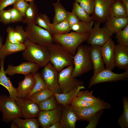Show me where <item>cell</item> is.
I'll return each instance as SVG.
<instances>
[{"mask_svg": "<svg viewBox=\"0 0 128 128\" xmlns=\"http://www.w3.org/2000/svg\"><path fill=\"white\" fill-rule=\"evenodd\" d=\"M23 44L25 48L22 53L23 59L28 62L44 67L50 63V54L48 48L33 43L27 38Z\"/></svg>", "mask_w": 128, "mask_h": 128, "instance_id": "cell-1", "label": "cell"}, {"mask_svg": "<svg viewBox=\"0 0 128 128\" xmlns=\"http://www.w3.org/2000/svg\"><path fill=\"white\" fill-rule=\"evenodd\" d=\"M89 46L81 44L77 48V52L73 57L74 67L72 75L73 77H79L93 69L89 56Z\"/></svg>", "mask_w": 128, "mask_h": 128, "instance_id": "cell-2", "label": "cell"}, {"mask_svg": "<svg viewBox=\"0 0 128 128\" xmlns=\"http://www.w3.org/2000/svg\"><path fill=\"white\" fill-rule=\"evenodd\" d=\"M47 48L50 54V62L58 72L66 67L74 65L73 55L59 44L53 43Z\"/></svg>", "mask_w": 128, "mask_h": 128, "instance_id": "cell-3", "label": "cell"}, {"mask_svg": "<svg viewBox=\"0 0 128 128\" xmlns=\"http://www.w3.org/2000/svg\"><path fill=\"white\" fill-rule=\"evenodd\" d=\"M89 33H80L74 32L66 33L52 35L54 41L60 44L73 55L78 47L86 41Z\"/></svg>", "mask_w": 128, "mask_h": 128, "instance_id": "cell-4", "label": "cell"}, {"mask_svg": "<svg viewBox=\"0 0 128 128\" xmlns=\"http://www.w3.org/2000/svg\"><path fill=\"white\" fill-rule=\"evenodd\" d=\"M27 24L24 30L30 41L47 47L54 43L52 35L48 31L36 24Z\"/></svg>", "mask_w": 128, "mask_h": 128, "instance_id": "cell-5", "label": "cell"}, {"mask_svg": "<svg viewBox=\"0 0 128 128\" xmlns=\"http://www.w3.org/2000/svg\"><path fill=\"white\" fill-rule=\"evenodd\" d=\"M0 111L2 112L3 121L6 123L16 118H23L15 101L5 95H0Z\"/></svg>", "mask_w": 128, "mask_h": 128, "instance_id": "cell-6", "label": "cell"}, {"mask_svg": "<svg viewBox=\"0 0 128 128\" xmlns=\"http://www.w3.org/2000/svg\"><path fill=\"white\" fill-rule=\"evenodd\" d=\"M74 67V65H69L58 73L59 84L62 93H67L79 86L83 85V82L72 76Z\"/></svg>", "mask_w": 128, "mask_h": 128, "instance_id": "cell-7", "label": "cell"}, {"mask_svg": "<svg viewBox=\"0 0 128 128\" xmlns=\"http://www.w3.org/2000/svg\"><path fill=\"white\" fill-rule=\"evenodd\" d=\"M128 79V69L122 73L118 74L113 72L112 70L105 69L94 74L91 78L88 87L90 88L95 85L100 83L126 80Z\"/></svg>", "mask_w": 128, "mask_h": 128, "instance_id": "cell-8", "label": "cell"}, {"mask_svg": "<svg viewBox=\"0 0 128 128\" xmlns=\"http://www.w3.org/2000/svg\"><path fill=\"white\" fill-rule=\"evenodd\" d=\"M70 107L77 118L78 120L89 122L92 116L97 111L111 108L109 103L101 100L88 107L80 108L71 105Z\"/></svg>", "mask_w": 128, "mask_h": 128, "instance_id": "cell-9", "label": "cell"}, {"mask_svg": "<svg viewBox=\"0 0 128 128\" xmlns=\"http://www.w3.org/2000/svg\"><path fill=\"white\" fill-rule=\"evenodd\" d=\"M101 23L95 22L87 38L86 41L87 43L91 45H103L112 34L108 31L105 25L101 27Z\"/></svg>", "mask_w": 128, "mask_h": 128, "instance_id": "cell-10", "label": "cell"}, {"mask_svg": "<svg viewBox=\"0 0 128 128\" xmlns=\"http://www.w3.org/2000/svg\"><path fill=\"white\" fill-rule=\"evenodd\" d=\"M58 72L50 62L44 67L41 74L49 89L54 93H62L58 83Z\"/></svg>", "mask_w": 128, "mask_h": 128, "instance_id": "cell-11", "label": "cell"}, {"mask_svg": "<svg viewBox=\"0 0 128 128\" xmlns=\"http://www.w3.org/2000/svg\"><path fill=\"white\" fill-rule=\"evenodd\" d=\"M114 0H94V8L91 16L94 21L105 23L109 17L110 10Z\"/></svg>", "mask_w": 128, "mask_h": 128, "instance_id": "cell-12", "label": "cell"}, {"mask_svg": "<svg viewBox=\"0 0 128 128\" xmlns=\"http://www.w3.org/2000/svg\"><path fill=\"white\" fill-rule=\"evenodd\" d=\"M62 108L60 105L53 110L40 111L37 117L40 125L43 128H49L53 124L59 121Z\"/></svg>", "mask_w": 128, "mask_h": 128, "instance_id": "cell-13", "label": "cell"}, {"mask_svg": "<svg viewBox=\"0 0 128 128\" xmlns=\"http://www.w3.org/2000/svg\"><path fill=\"white\" fill-rule=\"evenodd\" d=\"M40 67L39 65L35 63L28 61L23 62L17 66L11 64L8 65L5 72L6 74L10 76L16 74L25 75L37 72Z\"/></svg>", "mask_w": 128, "mask_h": 128, "instance_id": "cell-14", "label": "cell"}, {"mask_svg": "<svg viewBox=\"0 0 128 128\" xmlns=\"http://www.w3.org/2000/svg\"><path fill=\"white\" fill-rule=\"evenodd\" d=\"M15 102L25 119L35 118L40 111L38 105L28 99L18 98Z\"/></svg>", "mask_w": 128, "mask_h": 128, "instance_id": "cell-15", "label": "cell"}, {"mask_svg": "<svg viewBox=\"0 0 128 128\" xmlns=\"http://www.w3.org/2000/svg\"><path fill=\"white\" fill-rule=\"evenodd\" d=\"M115 44L110 37L101 47V52L102 59L105 65V69L112 71L115 67L114 62V50Z\"/></svg>", "mask_w": 128, "mask_h": 128, "instance_id": "cell-16", "label": "cell"}, {"mask_svg": "<svg viewBox=\"0 0 128 128\" xmlns=\"http://www.w3.org/2000/svg\"><path fill=\"white\" fill-rule=\"evenodd\" d=\"M24 76V79L18 82V86L16 88L18 98L27 99L35 83L33 73Z\"/></svg>", "mask_w": 128, "mask_h": 128, "instance_id": "cell-17", "label": "cell"}, {"mask_svg": "<svg viewBox=\"0 0 128 128\" xmlns=\"http://www.w3.org/2000/svg\"><path fill=\"white\" fill-rule=\"evenodd\" d=\"M114 62L115 67L119 69H128V47L115 45Z\"/></svg>", "mask_w": 128, "mask_h": 128, "instance_id": "cell-18", "label": "cell"}, {"mask_svg": "<svg viewBox=\"0 0 128 128\" xmlns=\"http://www.w3.org/2000/svg\"><path fill=\"white\" fill-rule=\"evenodd\" d=\"M101 47L94 45H91L89 46V56L93 66L94 74L105 68L101 55Z\"/></svg>", "mask_w": 128, "mask_h": 128, "instance_id": "cell-19", "label": "cell"}, {"mask_svg": "<svg viewBox=\"0 0 128 128\" xmlns=\"http://www.w3.org/2000/svg\"><path fill=\"white\" fill-rule=\"evenodd\" d=\"M59 122L63 128H75L78 119L70 105L63 106Z\"/></svg>", "mask_w": 128, "mask_h": 128, "instance_id": "cell-20", "label": "cell"}, {"mask_svg": "<svg viewBox=\"0 0 128 128\" xmlns=\"http://www.w3.org/2000/svg\"><path fill=\"white\" fill-rule=\"evenodd\" d=\"M0 60V84L8 91L9 94V97L16 101L18 99L16 89L13 86L9 78L6 76L4 69V60Z\"/></svg>", "mask_w": 128, "mask_h": 128, "instance_id": "cell-21", "label": "cell"}, {"mask_svg": "<svg viewBox=\"0 0 128 128\" xmlns=\"http://www.w3.org/2000/svg\"><path fill=\"white\" fill-rule=\"evenodd\" d=\"M105 23L107 29L113 35L128 25V17L109 18Z\"/></svg>", "mask_w": 128, "mask_h": 128, "instance_id": "cell-22", "label": "cell"}, {"mask_svg": "<svg viewBox=\"0 0 128 128\" xmlns=\"http://www.w3.org/2000/svg\"><path fill=\"white\" fill-rule=\"evenodd\" d=\"M25 46L24 44L12 43L6 37L5 43L0 49V60H4L8 55L23 51Z\"/></svg>", "mask_w": 128, "mask_h": 128, "instance_id": "cell-23", "label": "cell"}, {"mask_svg": "<svg viewBox=\"0 0 128 128\" xmlns=\"http://www.w3.org/2000/svg\"><path fill=\"white\" fill-rule=\"evenodd\" d=\"M84 85L79 86L66 93H54V95L58 103L63 106L70 105L74 98L81 89H85Z\"/></svg>", "mask_w": 128, "mask_h": 128, "instance_id": "cell-24", "label": "cell"}, {"mask_svg": "<svg viewBox=\"0 0 128 128\" xmlns=\"http://www.w3.org/2000/svg\"><path fill=\"white\" fill-rule=\"evenodd\" d=\"M54 7L55 15L52 24H55L67 20L68 11L65 9L59 0L53 4Z\"/></svg>", "mask_w": 128, "mask_h": 128, "instance_id": "cell-25", "label": "cell"}, {"mask_svg": "<svg viewBox=\"0 0 128 128\" xmlns=\"http://www.w3.org/2000/svg\"><path fill=\"white\" fill-rule=\"evenodd\" d=\"M109 18L128 17L126 10L119 0H114L110 8Z\"/></svg>", "mask_w": 128, "mask_h": 128, "instance_id": "cell-26", "label": "cell"}, {"mask_svg": "<svg viewBox=\"0 0 128 128\" xmlns=\"http://www.w3.org/2000/svg\"><path fill=\"white\" fill-rule=\"evenodd\" d=\"M29 2V6L26 11L25 17L22 22L24 23H30L36 24L39 10L35 3L34 0Z\"/></svg>", "mask_w": 128, "mask_h": 128, "instance_id": "cell-27", "label": "cell"}, {"mask_svg": "<svg viewBox=\"0 0 128 128\" xmlns=\"http://www.w3.org/2000/svg\"><path fill=\"white\" fill-rule=\"evenodd\" d=\"M54 93L48 88L37 92L31 96L28 99L38 105L54 95Z\"/></svg>", "mask_w": 128, "mask_h": 128, "instance_id": "cell-28", "label": "cell"}, {"mask_svg": "<svg viewBox=\"0 0 128 128\" xmlns=\"http://www.w3.org/2000/svg\"><path fill=\"white\" fill-rule=\"evenodd\" d=\"M12 121L19 128H38L40 126L37 120L35 118L23 119L17 118Z\"/></svg>", "mask_w": 128, "mask_h": 128, "instance_id": "cell-29", "label": "cell"}, {"mask_svg": "<svg viewBox=\"0 0 128 128\" xmlns=\"http://www.w3.org/2000/svg\"><path fill=\"white\" fill-rule=\"evenodd\" d=\"M72 10L80 21L87 23H90L94 21L90 15L78 3L75 1L73 3Z\"/></svg>", "mask_w": 128, "mask_h": 128, "instance_id": "cell-30", "label": "cell"}, {"mask_svg": "<svg viewBox=\"0 0 128 128\" xmlns=\"http://www.w3.org/2000/svg\"><path fill=\"white\" fill-rule=\"evenodd\" d=\"M50 33L53 34H63L70 32V28L67 20L55 24L50 23Z\"/></svg>", "mask_w": 128, "mask_h": 128, "instance_id": "cell-31", "label": "cell"}, {"mask_svg": "<svg viewBox=\"0 0 128 128\" xmlns=\"http://www.w3.org/2000/svg\"><path fill=\"white\" fill-rule=\"evenodd\" d=\"M123 111L119 118L117 122L121 128H128V98L124 96L122 99Z\"/></svg>", "mask_w": 128, "mask_h": 128, "instance_id": "cell-32", "label": "cell"}, {"mask_svg": "<svg viewBox=\"0 0 128 128\" xmlns=\"http://www.w3.org/2000/svg\"><path fill=\"white\" fill-rule=\"evenodd\" d=\"M94 21L87 23L80 21L73 25L70 28V30L80 33H89L94 24Z\"/></svg>", "mask_w": 128, "mask_h": 128, "instance_id": "cell-33", "label": "cell"}, {"mask_svg": "<svg viewBox=\"0 0 128 128\" xmlns=\"http://www.w3.org/2000/svg\"><path fill=\"white\" fill-rule=\"evenodd\" d=\"M58 103L54 95L39 103L40 111L52 110L56 108Z\"/></svg>", "mask_w": 128, "mask_h": 128, "instance_id": "cell-34", "label": "cell"}, {"mask_svg": "<svg viewBox=\"0 0 128 128\" xmlns=\"http://www.w3.org/2000/svg\"><path fill=\"white\" fill-rule=\"evenodd\" d=\"M35 81L34 86L27 99L32 95L39 91L48 88L41 74L37 72L33 73Z\"/></svg>", "mask_w": 128, "mask_h": 128, "instance_id": "cell-35", "label": "cell"}, {"mask_svg": "<svg viewBox=\"0 0 128 128\" xmlns=\"http://www.w3.org/2000/svg\"><path fill=\"white\" fill-rule=\"evenodd\" d=\"M50 19L46 14L43 13H39L36 18V24L43 28L50 33Z\"/></svg>", "mask_w": 128, "mask_h": 128, "instance_id": "cell-36", "label": "cell"}, {"mask_svg": "<svg viewBox=\"0 0 128 128\" xmlns=\"http://www.w3.org/2000/svg\"><path fill=\"white\" fill-rule=\"evenodd\" d=\"M115 34V38L118 44L128 47V25Z\"/></svg>", "mask_w": 128, "mask_h": 128, "instance_id": "cell-37", "label": "cell"}, {"mask_svg": "<svg viewBox=\"0 0 128 128\" xmlns=\"http://www.w3.org/2000/svg\"><path fill=\"white\" fill-rule=\"evenodd\" d=\"M93 91L89 92L87 90L86 91H80L76 95L77 97L79 99L85 101L93 103L98 102L101 100L99 97H96L92 94Z\"/></svg>", "mask_w": 128, "mask_h": 128, "instance_id": "cell-38", "label": "cell"}, {"mask_svg": "<svg viewBox=\"0 0 128 128\" xmlns=\"http://www.w3.org/2000/svg\"><path fill=\"white\" fill-rule=\"evenodd\" d=\"M13 33L15 38L20 43L23 44L27 39L25 31L22 26H17L13 28Z\"/></svg>", "mask_w": 128, "mask_h": 128, "instance_id": "cell-39", "label": "cell"}, {"mask_svg": "<svg viewBox=\"0 0 128 128\" xmlns=\"http://www.w3.org/2000/svg\"><path fill=\"white\" fill-rule=\"evenodd\" d=\"M89 15L93 13L94 7V0H74Z\"/></svg>", "mask_w": 128, "mask_h": 128, "instance_id": "cell-40", "label": "cell"}, {"mask_svg": "<svg viewBox=\"0 0 128 128\" xmlns=\"http://www.w3.org/2000/svg\"><path fill=\"white\" fill-rule=\"evenodd\" d=\"M25 0H16L13 4V8L17 9L24 18L29 6V4Z\"/></svg>", "mask_w": 128, "mask_h": 128, "instance_id": "cell-41", "label": "cell"}, {"mask_svg": "<svg viewBox=\"0 0 128 128\" xmlns=\"http://www.w3.org/2000/svg\"><path fill=\"white\" fill-rule=\"evenodd\" d=\"M104 110H102L96 113L91 118L89 121V124L85 128H96L99 119L104 112Z\"/></svg>", "mask_w": 128, "mask_h": 128, "instance_id": "cell-42", "label": "cell"}, {"mask_svg": "<svg viewBox=\"0 0 128 128\" xmlns=\"http://www.w3.org/2000/svg\"><path fill=\"white\" fill-rule=\"evenodd\" d=\"M11 17V23L22 22L24 18L16 9L13 8L9 9Z\"/></svg>", "mask_w": 128, "mask_h": 128, "instance_id": "cell-43", "label": "cell"}, {"mask_svg": "<svg viewBox=\"0 0 128 128\" xmlns=\"http://www.w3.org/2000/svg\"><path fill=\"white\" fill-rule=\"evenodd\" d=\"M94 103H95L89 102L80 99L78 98L76 96L73 99L70 105L76 107L82 108L88 107Z\"/></svg>", "mask_w": 128, "mask_h": 128, "instance_id": "cell-44", "label": "cell"}, {"mask_svg": "<svg viewBox=\"0 0 128 128\" xmlns=\"http://www.w3.org/2000/svg\"><path fill=\"white\" fill-rule=\"evenodd\" d=\"M0 23L5 25L11 23V17L9 9L0 11Z\"/></svg>", "mask_w": 128, "mask_h": 128, "instance_id": "cell-45", "label": "cell"}, {"mask_svg": "<svg viewBox=\"0 0 128 128\" xmlns=\"http://www.w3.org/2000/svg\"><path fill=\"white\" fill-rule=\"evenodd\" d=\"M67 20L70 28L73 25L78 23L80 21L72 10V12L68 11Z\"/></svg>", "mask_w": 128, "mask_h": 128, "instance_id": "cell-46", "label": "cell"}, {"mask_svg": "<svg viewBox=\"0 0 128 128\" xmlns=\"http://www.w3.org/2000/svg\"><path fill=\"white\" fill-rule=\"evenodd\" d=\"M6 31L8 33L7 37L10 42L15 44H20L17 41L14 36L13 27H8L6 29Z\"/></svg>", "mask_w": 128, "mask_h": 128, "instance_id": "cell-47", "label": "cell"}, {"mask_svg": "<svg viewBox=\"0 0 128 128\" xmlns=\"http://www.w3.org/2000/svg\"><path fill=\"white\" fill-rule=\"evenodd\" d=\"M16 0H0V11L8 6L13 5Z\"/></svg>", "mask_w": 128, "mask_h": 128, "instance_id": "cell-48", "label": "cell"}, {"mask_svg": "<svg viewBox=\"0 0 128 128\" xmlns=\"http://www.w3.org/2000/svg\"><path fill=\"white\" fill-rule=\"evenodd\" d=\"M49 128H63L59 121L56 122L51 125Z\"/></svg>", "mask_w": 128, "mask_h": 128, "instance_id": "cell-49", "label": "cell"}, {"mask_svg": "<svg viewBox=\"0 0 128 128\" xmlns=\"http://www.w3.org/2000/svg\"><path fill=\"white\" fill-rule=\"evenodd\" d=\"M123 5L128 16V0H119Z\"/></svg>", "mask_w": 128, "mask_h": 128, "instance_id": "cell-50", "label": "cell"}, {"mask_svg": "<svg viewBox=\"0 0 128 128\" xmlns=\"http://www.w3.org/2000/svg\"><path fill=\"white\" fill-rule=\"evenodd\" d=\"M3 38L0 35V49L3 45Z\"/></svg>", "mask_w": 128, "mask_h": 128, "instance_id": "cell-51", "label": "cell"}, {"mask_svg": "<svg viewBox=\"0 0 128 128\" xmlns=\"http://www.w3.org/2000/svg\"><path fill=\"white\" fill-rule=\"evenodd\" d=\"M11 128H18L16 124L13 121H12V122L11 125Z\"/></svg>", "mask_w": 128, "mask_h": 128, "instance_id": "cell-52", "label": "cell"}, {"mask_svg": "<svg viewBox=\"0 0 128 128\" xmlns=\"http://www.w3.org/2000/svg\"><path fill=\"white\" fill-rule=\"evenodd\" d=\"M26 2H30L32 0H25Z\"/></svg>", "mask_w": 128, "mask_h": 128, "instance_id": "cell-53", "label": "cell"}]
</instances>
